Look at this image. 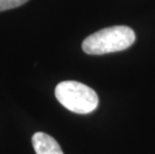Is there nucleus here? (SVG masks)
Instances as JSON below:
<instances>
[{"instance_id":"1","label":"nucleus","mask_w":155,"mask_h":154,"mask_svg":"<svg viewBox=\"0 0 155 154\" xmlns=\"http://www.w3.org/2000/svg\"><path fill=\"white\" fill-rule=\"evenodd\" d=\"M135 41L134 31L128 26L118 25L103 28L89 35L82 42V49L90 55H102L122 51Z\"/></svg>"},{"instance_id":"2","label":"nucleus","mask_w":155,"mask_h":154,"mask_svg":"<svg viewBox=\"0 0 155 154\" xmlns=\"http://www.w3.org/2000/svg\"><path fill=\"white\" fill-rule=\"evenodd\" d=\"M55 97L66 109L77 114L94 111L99 103L96 92L77 81H62L55 88Z\"/></svg>"},{"instance_id":"3","label":"nucleus","mask_w":155,"mask_h":154,"mask_svg":"<svg viewBox=\"0 0 155 154\" xmlns=\"http://www.w3.org/2000/svg\"><path fill=\"white\" fill-rule=\"evenodd\" d=\"M32 144L36 154H64L58 142L44 132H36L32 136Z\"/></svg>"},{"instance_id":"4","label":"nucleus","mask_w":155,"mask_h":154,"mask_svg":"<svg viewBox=\"0 0 155 154\" xmlns=\"http://www.w3.org/2000/svg\"><path fill=\"white\" fill-rule=\"evenodd\" d=\"M27 1L28 0H0V12L19 7Z\"/></svg>"}]
</instances>
